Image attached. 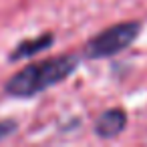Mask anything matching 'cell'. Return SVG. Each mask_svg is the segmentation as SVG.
Here are the masks:
<instances>
[{"label":"cell","instance_id":"obj_4","mask_svg":"<svg viewBox=\"0 0 147 147\" xmlns=\"http://www.w3.org/2000/svg\"><path fill=\"white\" fill-rule=\"evenodd\" d=\"M55 45V34L53 32H45L40 36H32V38H24L20 40L12 53H10V61H22V59H30L42 51H47L49 47Z\"/></svg>","mask_w":147,"mask_h":147},{"label":"cell","instance_id":"obj_2","mask_svg":"<svg viewBox=\"0 0 147 147\" xmlns=\"http://www.w3.org/2000/svg\"><path fill=\"white\" fill-rule=\"evenodd\" d=\"M141 32V22L137 20H125L111 24L97 32L93 38L87 40L83 49V57L89 61H101V59H111L125 49H129Z\"/></svg>","mask_w":147,"mask_h":147},{"label":"cell","instance_id":"obj_5","mask_svg":"<svg viewBox=\"0 0 147 147\" xmlns=\"http://www.w3.org/2000/svg\"><path fill=\"white\" fill-rule=\"evenodd\" d=\"M16 121H12V119H4V121H0V141L2 139H6V137H10L14 131H16Z\"/></svg>","mask_w":147,"mask_h":147},{"label":"cell","instance_id":"obj_3","mask_svg":"<svg viewBox=\"0 0 147 147\" xmlns=\"http://www.w3.org/2000/svg\"><path fill=\"white\" fill-rule=\"evenodd\" d=\"M127 113L125 109L121 107H113V109H107L103 111L97 119H95V135H99L101 139H113L117 135H121L127 127Z\"/></svg>","mask_w":147,"mask_h":147},{"label":"cell","instance_id":"obj_1","mask_svg":"<svg viewBox=\"0 0 147 147\" xmlns=\"http://www.w3.org/2000/svg\"><path fill=\"white\" fill-rule=\"evenodd\" d=\"M81 57L83 55H57L30 63L6 81L4 93L14 99H32L67 81L79 69Z\"/></svg>","mask_w":147,"mask_h":147}]
</instances>
